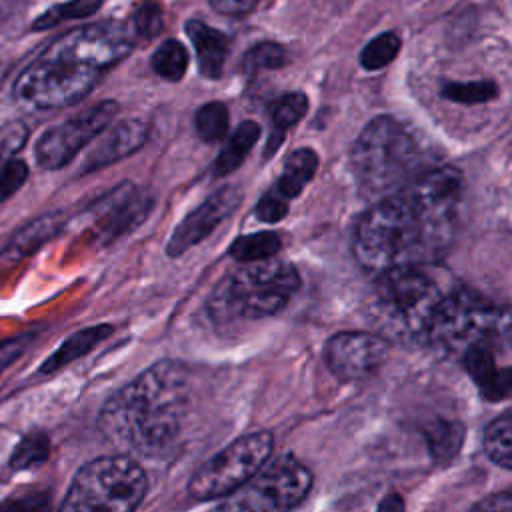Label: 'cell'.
<instances>
[{
	"instance_id": "obj_1",
	"label": "cell",
	"mask_w": 512,
	"mask_h": 512,
	"mask_svg": "<svg viewBox=\"0 0 512 512\" xmlns=\"http://www.w3.org/2000/svg\"><path fill=\"white\" fill-rule=\"evenodd\" d=\"M462 188L458 170L430 168L384 196L356 224V262L380 276L442 260L458 234Z\"/></svg>"
},
{
	"instance_id": "obj_2",
	"label": "cell",
	"mask_w": 512,
	"mask_h": 512,
	"mask_svg": "<svg viewBox=\"0 0 512 512\" xmlns=\"http://www.w3.org/2000/svg\"><path fill=\"white\" fill-rule=\"evenodd\" d=\"M134 48V32L122 22L72 28L50 42L14 82V100L24 110L64 108L92 88Z\"/></svg>"
},
{
	"instance_id": "obj_3",
	"label": "cell",
	"mask_w": 512,
	"mask_h": 512,
	"mask_svg": "<svg viewBox=\"0 0 512 512\" xmlns=\"http://www.w3.org/2000/svg\"><path fill=\"white\" fill-rule=\"evenodd\" d=\"M186 404L184 368L176 362H158L104 404L100 430L120 448L140 456H160L176 444Z\"/></svg>"
},
{
	"instance_id": "obj_4",
	"label": "cell",
	"mask_w": 512,
	"mask_h": 512,
	"mask_svg": "<svg viewBox=\"0 0 512 512\" xmlns=\"http://www.w3.org/2000/svg\"><path fill=\"white\" fill-rule=\"evenodd\" d=\"M350 160L370 192H394L430 170L428 148L416 130L392 116H378L360 132Z\"/></svg>"
},
{
	"instance_id": "obj_5",
	"label": "cell",
	"mask_w": 512,
	"mask_h": 512,
	"mask_svg": "<svg viewBox=\"0 0 512 512\" xmlns=\"http://www.w3.org/2000/svg\"><path fill=\"white\" fill-rule=\"evenodd\" d=\"M444 294L428 266L398 268L376 276L368 310L378 336L410 344L426 342Z\"/></svg>"
},
{
	"instance_id": "obj_6",
	"label": "cell",
	"mask_w": 512,
	"mask_h": 512,
	"mask_svg": "<svg viewBox=\"0 0 512 512\" xmlns=\"http://www.w3.org/2000/svg\"><path fill=\"white\" fill-rule=\"evenodd\" d=\"M300 286L296 268L282 260L240 264L216 288L212 310L224 318H264L280 312Z\"/></svg>"
},
{
	"instance_id": "obj_7",
	"label": "cell",
	"mask_w": 512,
	"mask_h": 512,
	"mask_svg": "<svg viewBox=\"0 0 512 512\" xmlns=\"http://www.w3.org/2000/svg\"><path fill=\"white\" fill-rule=\"evenodd\" d=\"M146 490V474L134 458L100 456L76 472L58 512H134Z\"/></svg>"
},
{
	"instance_id": "obj_8",
	"label": "cell",
	"mask_w": 512,
	"mask_h": 512,
	"mask_svg": "<svg viewBox=\"0 0 512 512\" xmlns=\"http://www.w3.org/2000/svg\"><path fill=\"white\" fill-rule=\"evenodd\" d=\"M506 330V314L472 288H456L444 294L430 322L426 344L452 356L498 342Z\"/></svg>"
},
{
	"instance_id": "obj_9",
	"label": "cell",
	"mask_w": 512,
	"mask_h": 512,
	"mask_svg": "<svg viewBox=\"0 0 512 512\" xmlns=\"http://www.w3.org/2000/svg\"><path fill=\"white\" fill-rule=\"evenodd\" d=\"M312 488L310 470L290 454L266 462L244 486L228 494L214 512H290Z\"/></svg>"
},
{
	"instance_id": "obj_10",
	"label": "cell",
	"mask_w": 512,
	"mask_h": 512,
	"mask_svg": "<svg viewBox=\"0 0 512 512\" xmlns=\"http://www.w3.org/2000/svg\"><path fill=\"white\" fill-rule=\"evenodd\" d=\"M274 438L270 432L260 430L246 434L212 458H208L188 480V494L196 500L226 498L244 486L270 458Z\"/></svg>"
},
{
	"instance_id": "obj_11",
	"label": "cell",
	"mask_w": 512,
	"mask_h": 512,
	"mask_svg": "<svg viewBox=\"0 0 512 512\" xmlns=\"http://www.w3.org/2000/svg\"><path fill=\"white\" fill-rule=\"evenodd\" d=\"M118 114V104L104 100L68 120L48 128L36 144V162L46 170L66 166L82 148H86Z\"/></svg>"
},
{
	"instance_id": "obj_12",
	"label": "cell",
	"mask_w": 512,
	"mask_h": 512,
	"mask_svg": "<svg viewBox=\"0 0 512 512\" xmlns=\"http://www.w3.org/2000/svg\"><path fill=\"white\" fill-rule=\"evenodd\" d=\"M388 354L390 342L372 332H338L324 346V360L342 382L370 378L380 370Z\"/></svg>"
},
{
	"instance_id": "obj_13",
	"label": "cell",
	"mask_w": 512,
	"mask_h": 512,
	"mask_svg": "<svg viewBox=\"0 0 512 512\" xmlns=\"http://www.w3.org/2000/svg\"><path fill=\"white\" fill-rule=\"evenodd\" d=\"M242 198V192L236 186H224L210 194L200 206H196L172 232L168 240V254L180 256L198 242H202L228 214L234 212Z\"/></svg>"
},
{
	"instance_id": "obj_14",
	"label": "cell",
	"mask_w": 512,
	"mask_h": 512,
	"mask_svg": "<svg viewBox=\"0 0 512 512\" xmlns=\"http://www.w3.org/2000/svg\"><path fill=\"white\" fill-rule=\"evenodd\" d=\"M148 136V128L140 120H122L106 126L92 142L84 158V172L114 164L136 152Z\"/></svg>"
},
{
	"instance_id": "obj_15",
	"label": "cell",
	"mask_w": 512,
	"mask_h": 512,
	"mask_svg": "<svg viewBox=\"0 0 512 512\" xmlns=\"http://www.w3.org/2000/svg\"><path fill=\"white\" fill-rule=\"evenodd\" d=\"M496 350H498V342H490V344H480L462 356V362L468 374L478 384L480 392L490 400H498L506 396L510 388V370L508 366H498Z\"/></svg>"
},
{
	"instance_id": "obj_16",
	"label": "cell",
	"mask_w": 512,
	"mask_h": 512,
	"mask_svg": "<svg viewBox=\"0 0 512 512\" xmlns=\"http://www.w3.org/2000/svg\"><path fill=\"white\" fill-rule=\"evenodd\" d=\"M186 34L192 40L202 76L218 78L230 54V38L224 32L204 24L202 20H188Z\"/></svg>"
},
{
	"instance_id": "obj_17",
	"label": "cell",
	"mask_w": 512,
	"mask_h": 512,
	"mask_svg": "<svg viewBox=\"0 0 512 512\" xmlns=\"http://www.w3.org/2000/svg\"><path fill=\"white\" fill-rule=\"evenodd\" d=\"M112 332V326H90V328H84V330H78L74 332L72 336H68L60 348L54 350V354L50 358H46V362L40 366V370L44 374H50V372H56L60 368H64L66 364H70L72 360L84 356L86 352H90L98 342H102L108 334Z\"/></svg>"
},
{
	"instance_id": "obj_18",
	"label": "cell",
	"mask_w": 512,
	"mask_h": 512,
	"mask_svg": "<svg viewBox=\"0 0 512 512\" xmlns=\"http://www.w3.org/2000/svg\"><path fill=\"white\" fill-rule=\"evenodd\" d=\"M316 168H318V154L312 148L294 150L288 156L276 184L280 196L286 200L296 198L302 192V188L312 180V176L316 174Z\"/></svg>"
},
{
	"instance_id": "obj_19",
	"label": "cell",
	"mask_w": 512,
	"mask_h": 512,
	"mask_svg": "<svg viewBox=\"0 0 512 512\" xmlns=\"http://www.w3.org/2000/svg\"><path fill=\"white\" fill-rule=\"evenodd\" d=\"M260 136V126L252 120H244L224 144L222 152L214 162V176H226L234 172L248 156Z\"/></svg>"
},
{
	"instance_id": "obj_20",
	"label": "cell",
	"mask_w": 512,
	"mask_h": 512,
	"mask_svg": "<svg viewBox=\"0 0 512 512\" xmlns=\"http://www.w3.org/2000/svg\"><path fill=\"white\" fill-rule=\"evenodd\" d=\"M306 110H308V98L302 92L284 94L274 102L272 112H270L272 132H270V140L266 146V154L274 152L280 146L284 132L290 130L292 126H296L302 120V116L306 114Z\"/></svg>"
},
{
	"instance_id": "obj_21",
	"label": "cell",
	"mask_w": 512,
	"mask_h": 512,
	"mask_svg": "<svg viewBox=\"0 0 512 512\" xmlns=\"http://www.w3.org/2000/svg\"><path fill=\"white\" fill-rule=\"evenodd\" d=\"M424 438L428 442L430 456L442 464L450 462L458 454L464 440V428L460 422L436 418L426 426Z\"/></svg>"
},
{
	"instance_id": "obj_22",
	"label": "cell",
	"mask_w": 512,
	"mask_h": 512,
	"mask_svg": "<svg viewBox=\"0 0 512 512\" xmlns=\"http://www.w3.org/2000/svg\"><path fill=\"white\" fill-rule=\"evenodd\" d=\"M60 226V220L56 218V214H46L34 222H30L26 228H22L14 240L10 242V246H6V256L18 260L22 256L32 254L36 248H40L50 236L56 234Z\"/></svg>"
},
{
	"instance_id": "obj_23",
	"label": "cell",
	"mask_w": 512,
	"mask_h": 512,
	"mask_svg": "<svg viewBox=\"0 0 512 512\" xmlns=\"http://www.w3.org/2000/svg\"><path fill=\"white\" fill-rule=\"evenodd\" d=\"M280 236L276 232L264 230L240 236L230 246V256L240 264L250 262H262L268 258H274V254L280 250Z\"/></svg>"
},
{
	"instance_id": "obj_24",
	"label": "cell",
	"mask_w": 512,
	"mask_h": 512,
	"mask_svg": "<svg viewBox=\"0 0 512 512\" xmlns=\"http://www.w3.org/2000/svg\"><path fill=\"white\" fill-rule=\"evenodd\" d=\"M484 450L494 464L506 470L512 466V416L508 412L486 426Z\"/></svg>"
},
{
	"instance_id": "obj_25",
	"label": "cell",
	"mask_w": 512,
	"mask_h": 512,
	"mask_svg": "<svg viewBox=\"0 0 512 512\" xmlns=\"http://www.w3.org/2000/svg\"><path fill=\"white\" fill-rule=\"evenodd\" d=\"M152 70L166 80H180L188 68V52L178 40H164L150 58Z\"/></svg>"
},
{
	"instance_id": "obj_26",
	"label": "cell",
	"mask_w": 512,
	"mask_h": 512,
	"mask_svg": "<svg viewBox=\"0 0 512 512\" xmlns=\"http://www.w3.org/2000/svg\"><path fill=\"white\" fill-rule=\"evenodd\" d=\"M102 0H68L50 6L32 22V30H48L66 20H80L94 14L100 8Z\"/></svg>"
},
{
	"instance_id": "obj_27",
	"label": "cell",
	"mask_w": 512,
	"mask_h": 512,
	"mask_svg": "<svg viewBox=\"0 0 512 512\" xmlns=\"http://www.w3.org/2000/svg\"><path fill=\"white\" fill-rule=\"evenodd\" d=\"M194 126L204 142H220L228 132V108L222 102H206L196 110Z\"/></svg>"
},
{
	"instance_id": "obj_28",
	"label": "cell",
	"mask_w": 512,
	"mask_h": 512,
	"mask_svg": "<svg viewBox=\"0 0 512 512\" xmlns=\"http://www.w3.org/2000/svg\"><path fill=\"white\" fill-rule=\"evenodd\" d=\"M400 50V36L396 32H384L372 38L360 52V64L364 70H380L390 64Z\"/></svg>"
},
{
	"instance_id": "obj_29",
	"label": "cell",
	"mask_w": 512,
	"mask_h": 512,
	"mask_svg": "<svg viewBox=\"0 0 512 512\" xmlns=\"http://www.w3.org/2000/svg\"><path fill=\"white\" fill-rule=\"evenodd\" d=\"M50 442L48 436L42 432H32L24 436L18 446L14 448L10 456V468L12 470H28L38 464H42L48 458Z\"/></svg>"
},
{
	"instance_id": "obj_30",
	"label": "cell",
	"mask_w": 512,
	"mask_h": 512,
	"mask_svg": "<svg viewBox=\"0 0 512 512\" xmlns=\"http://www.w3.org/2000/svg\"><path fill=\"white\" fill-rule=\"evenodd\" d=\"M288 60L284 46L276 42H260L252 46L242 60V70L246 74H254L258 70H276L284 66Z\"/></svg>"
},
{
	"instance_id": "obj_31",
	"label": "cell",
	"mask_w": 512,
	"mask_h": 512,
	"mask_svg": "<svg viewBox=\"0 0 512 512\" xmlns=\"http://www.w3.org/2000/svg\"><path fill=\"white\" fill-rule=\"evenodd\" d=\"M442 94L458 104H480L488 102L498 94V86L492 82H450Z\"/></svg>"
},
{
	"instance_id": "obj_32",
	"label": "cell",
	"mask_w": 512,
	"mask_h": 512,
	"mask_svg": "<svg viewBox=\"0 0 512 512\" xmlns=\"http://www.w3.org/2000/svg\"><path fill=\"white\" fill-rule=\"evenodd\" d=\"M162 24H164L162 8L156 0H144L138 4L134 12V24H132L134 34H138L144 40H152L154 36L160 34Z\"/></svg>"
},
{
	"instance_id": "obj_33",
	"label": "cell",
	"mask_w": 512,
	"mask_h": 512,
	"mask_svg": "<svg viewBox=\"0 0 512 512\" xmlns=\"http://www.w3.org/2000/svg\"><path fill=\"white\" fill-rule=\"evenodd\" d=\"M28 178V166L18 160H2L0 162V202L8 200Z\"/></svg>"
},
{
	"instance_id": "obj_34",
	"label": "cell",
	"mask_w": 512,
	"mask_h": 512,
	"mask_svg": "<svg viewBox=\"0 0 512 512\" xmlns=\"http://www.w3.org/2000/svg\"><path fill=\"white\" fill-rule=\"evenodd\" d=\"M52 502L46 492L10 496L0 502V512H50Z\"/></svg>"
},
{
	"instance_id": "obj_35",
	"label": "cell",
	"mask_w": 512,
	"mask_h": 512,
	"mask_svg": "<svg viewBox=\"0 0 512 512\" xmlns=\"http://www.w3.org/2000/svg\"><path fill=\"white\" fill-rule=\"evenodd\" d=\"M28 128L24 122H8L0 126V162L14 158V154L26 144Z\"/></svg>"
},
{
	"instance_id": "obj_36",
	"label": "cell",
	"mask_w": 512,
	"mask_h": 512,
	"mask_svg": "<svg viewBox=\"0 0 512 512\" xmlns=\"http://www.w3.org/2000/svg\"><path fill=\"white\" fill-rule=\"evenodd\" d=\"M288 214V202L282 196H276L272 192L264 194L256 206V216L262 222H280Z\"/></svg>"
},
{
	"instance_id": "obj_37",
	"label": "cell",
	"mask_w": 512,
	"mask_h": 512,
	"mask_svg": "<svg viewBox=\"0 0 512 512\" xmlns=\"http://www.w3.org/2000/svg\"><path fill=\"white\" fill-rule=\"evenodd\" d=\"M212 8H216L220 14L226 16H244L252 12L260 0H210Z\"/></svg>"
},
{
	"instance_id": "obj_38",
	"label": "cell",
	"mask_w": 512,
	"mask_h": 512,
	"mask_svg": "<svg viewBox=\"0 0 512 512\" xmlns=\"http://www.w3.org/2000/svg\"><path fill=\"white\" fill-rule=\"evenodd\" d=\"M468 512H512V498L508 492L492 494L472 506Z\"/></svg>"
},
{
	"instance_id": "obj_39",
	"label": "cell",
	"mask_w": 512,
	"mask_h": 512,
	"mask_svg": "<svg viewBox=\"0 0 512 512\" xmlns=\"http://www.w3.org/2000/svg\"><path fill=\"white\" fill-rule=\"evenodd\" d=\"M28 344V336H18V338H12L4 344H0V372L10 366L26 348Z\"/></svg>"
},
{
	"instance_id": "obj_40",
	"label": "cell",
	"mask_w": 512,
	"mask_h": 512,
	"mask_svg": "<svg viewBox=\"0 0 512 512\" xmlns=\"http://www.w3.org/2000/svg\"><path fill=\"white\" fill-rule=\"evenodd\" d=\"M406 510V504H404V498L396 492L384 496L378 504V512H404Z\"/></svg>"
}]
</instances>
